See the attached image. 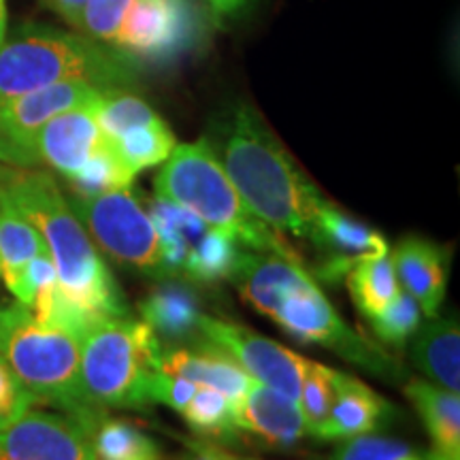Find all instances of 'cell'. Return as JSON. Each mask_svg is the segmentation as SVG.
Masks as SVG:
<instances>
[{
    "mask_svg": "<svg viewBox=\"0 0 460 460\" xmlns=\"http://www.w3.org/2000/svg\"><path fill=\"white\" fill-rule=\"evenodd\" d=\"M0 199L39 230L68 301L96 320L128 315L122 290L54 175L3 164Z\"/></svg>",
    "mask_w": 460,
    "mask_h": 460,
    "instance_id": "cell-1",
    "label": "cell"
},
{
    "mask_svg": "<svg viewBox=\"0 0 460 460\" xmlns=\"http://www.w3.org/2000/svg\"><path fill=\"white\" fill-rule=\"evenodd\" d=\"M217 158L258 220L278 233L309 237L326 199L254 107L234 109Z\"/></svg>",
    "mask_w": 460,
    "mask_h": 460,
    "instance_id": "cell-2",
    "label": "cell"
},
{
    "mask_svg": "<svg viewBox=\"0 0 460 460\" xmlns=\"http://www.w3.org/2000/svg\"><path fill=\"white\" fill-rule=\"evenodd\" d=\"M141 65L85 34L28 24L0 45V102L49 88L85 82L102 92L130 90Z\"/></svg>",
    "mask_w": 460,
    "mask_h": 460,
    "instance_id": "cell-3",
    "label": "cell"
},
{
    "mask_svg": "<svg viewBox=\"0 0 460 460\" xmlns=\"http://www.w3.org/2000/svg\"><path fill=\"white\" fill-rule=\"evenodd\" d=\"M0 356L37 402L79 418L90 430L105 416L85 396L82 341L71 332L43 324L26 305H0Z\"/></svg>",
    "mask_w": 460,
    "mask_h": 460,
    "instance_id": "cell-4",
    "label": "cell"
},
{
    "mask_svg": "<svg viewBox=\"0 0 460 460\" xmlns=\"http://www.w3.org/2000/svg\"><path fill=\"white\" fill-rule=\"evenodd\" d=\"M158 197L186 207L207 226L222 230L252 252H267L298 261V254L284 243L281 233L258 220L217 158L209 141L181 143L172 147L163 169L154 180ZM301 262V261H298Z\"/></svg>",
    "mask_w": 460,
    "mask_h": 460,
    "instance_id": "cell-5",
    "label": "cell"
},
{
    "mask_svg": "<svg viewBox=\"0 0 460 460\" xmlns=\"http://www.w3.org/2000/svg\"><path fill=\"white\" fill-rule=\"evenodd\" d=\"M163 349L143 320H101L82 339V384L99 410H146L149 379Z\"/></svg>",
    "mask_w": 460,
    "mask_h": 460,
    "instance_id": "cell-6",
    "label": "cell"
},
{
    "mask_svg": "<svg viewBox=\"0 0 460 460\" xmlns=\"http://www.w3.org/2000/svg\"><path fill=\"white\" fill-rule=\"evenodd\" d=\"M75 216L113 261L164 278L160 239L152 217L130 188L68 199Z\"/></svg>",
    "mask_w": 460,
    "mask_h": 460,
    "instance_id": "cell-7",
    "label": "cell"
},
{
    "mask_svg": "<svg viewBox=\"0 0 460 460\" xmlns=\"http://www.w3.org/2000/svg\"><path fill=\"white\" fill-rule=\"evenodd\" d=\"M203 37V13L194 0H132L113 49L139 65L166 66L192 54Z\"/></svg>",
    "mask_w": 460,
    "mask_h": 460,
    "instance_id": "cell-8",
    "label": "cell"
},
{
    "mask_svg": "<svg viewBox=\"0 0 460 460\" xmlns=\"http://www.w3.org/2000/svg\"><path fill=\"white\" fill-rule=\"evenodd\" d=\"M102 94L92 84L66 82L0 102V164L37 169V137L43 126L68 109L99 102Z\"/></svg>",
    "mask_w": 460,
    "mask_h": 460,
    "instance_id": "cell-9",
    "label": "cell"
},
{
    "mask_svg": "<svg viewBox=\"0 0 460 460\" xmlns=\"http://www.w3.org/2000/svg\"><path fill=\"white\" fill-rule=\"evenodd\" d=\"M269 318L296 341L320 343L337 349L348 360L371 369L386 367V358H382L376 349L369 348V343L348 329L324 292L315 286L314 278L305 279L301 286L288 292Z\"/></svg>",
    "mask_w": 460,
    "mask_h": 460,
    "instance_id": "cell-10",
    "label": "cell"
},
{
    "mask_svg": "<svg viewBox=\"0 0 460 460\" xmlns=\"http://www.w3.org/2000/svg\"><path fill=\"white\" fill-rule=\"evenodd\" d=\"M199 332L207 343L224 349L252 379L279 390L298 402L307 358L237 322L211 318L205 314L199 322Z\"/></svg>",
    "mask_w": 460,
    "mask_h": 460,
    "instance_id": "cell-11",
    "label": "cell"
},
{
    "mask_svg": "<svg viewBox=\"0 0 460 460\" xmlns=\"http://www.w3.org/2000/svg\"><path fill=\"white\" fill-rule=\"evenodd\" d=\"M0 460H96L92 430L68 413L31 407L0 429Z\"/></svg>",
    "mask_w": 460,
    "mask_h": 460,
    "instance_id": "cell-12",
    "label": "cell"
},
{
    "mask_svg": "<svg viewBox=\"0 0 460 460\" xmlns=\"http://www.w3.org/2000/svg\"><path fill=\"white\" fill-rule=\"evenodd\" d=\"M307 239L324 254L320 275L326 281L341 279L358 261L388 252V241L379 230L345 214L331 200L322 203Z\"/></svg>",
    "mask_w": 460,
    "mask_h": 460,
    "instance_id": "cell-13",
    "label": "cell"
},
{
    "mask_svg": "<svg viewBox=\"0 0 460 460\" xmlns=\"http://www.w3.org/2000/svg\"><path fill=\"white\" fill-rule=\"evenodd\" d=\"M233 416L239 435L256 437L275 450H290L307 435L298 402L256 379H252L243 399L234 405Z\"/></svg>",
    "mask_w": 460,
    "mask_h": 460,
    "instance_id": "cell-14",
    "label": "cell"
},
{
    "mask_svg": "<svg viewBox=\"0 0 460 460\" xmlns=\"http://www.w3.org/2000/svg\"><path fill=\"white\" fill-rule=\"evenodd\" d=\"M101 101L68 109L43 126L37 137V154L41 164L51 166L65 180H71L99 152L105 143L96 118Z\"/></svg>",
    "mask_w": 460,
    "mask_h": 460,
    "instance_id": "cell-15",
    "label": "cell"
},
{
    "mask_svg": "<svg viewBox=\"0 0 460 460\" xmlns=\"http://www.w3.org/2000/svg\"><path fill=\"white\" fill-rule=\"evenodd\" d=\"M332 388L331 411L315 435L322 441H343L373 433L396 413L382 394L343 371L332 369Z\"/></svg>",
    "mask_w": 460,
    "mask_h": 460,
    "instance_id": "cell-16",
    "label": "cell"
},
{
    "mask_svg": "<svg viewBox=\"0 0 460 460\" xmlns=\"http://www.w3.org/2000/svg\"><path fill=\"white\" fill-rule=\"evenodd\" d=\"M390 256L401 290L416 298L422 315L430 318L439 314L447 286V252L444 247L422 237H405Z\"/></svg>",
    "mask_w": 460,
    "mask_h": 460,
    "instance_id": "cell-17",
    "label": "cell"
},
{
    "mask_svg": "<svg viewBox=\"0 0 460 460\" xmlns=\"http://www.w3.org/2000/svg\"><path fill=\"white\" fill-rule=\"evenodd\" d=\"M156 365L160 371L190 379L197 386L220 390L222 394H226L233 401V407L243 399L252 382V377L224 349L207 341L194 349H160Z\"/></svg>",
    "mask_w": 460,
    "mask_h": 460,
    "instance_id": "cell-18",
    "label": "cell"
},
{
    "mask_svg": "<svg viewBox=\"0 0 460 460\" xmlns=\"http://www.w3.org/2000/svg\"><path fill=\"white\" fill-rule=\"evenodd\" d=\"M405 396L413 402L430 439L429 460H460V396L424 379L405 384Z\"/></svg>",
    "mask_w": 460,
    "mask_h": 460,
    "instance_id": "cell-19",
    "label": "cell"
},
{
    "mask_svg": "<svg viewBox=\"0 0 460 460\" xmlns=\"http://www.w3.org/2000/svg\"><path fill=\"white\" fill-rule=\"evenodd\" d=\"M411 360L437 386L458 393L460 329L456 318L430 315L411 337Z\"/></svg>",
    "mask_w": 460,
    "mask_h": 460,
    "instance_id": "cell-20",
    "label": "cell"
},
{
    "mask_svg": "<svg viewBox=\"0 0 460 460\" xmlns=\"http://www.w3.org/2000/svg\"><path fill=\"white\" fill-rule=\"evenodd\" d=\"M49 254L39 230L0 199V278L15 301L24 295V273L32 258Z\"/></svg>",
    "mask_w": 460,
    "mask_h": 460,
    "instance_id": "cell-21",
    "label": "cell"
},
{
    "mask_svg": "<svg viewBox=\"0 0 460 460\" xmlns=\"http://www.w3.org/2000/svg\"><path fill=\"white\" fill-rule=\"evenodd\" d=\"M139 312L154 335L169 341L192 337L203 318L197 295L181 284L158 286L139 303Z\"/></svg>",
    "mask_w": 460,
    "mask_h": 460,
    "instance_id": "cell-22",
    "label": "cell"
},
{
    "mask_svg": "<svg viewBox=\"0 0 460 460\" xmlns=\"http://www.w3.org/2000/svg\"><path fill=\"white\" fill-rule=\"evenodd\" d=\"M147 214L152 217L160 239L164 278L181 275L188 252L192 250V245L203 237L209 226L199 216H194L192 211H188L186 207L171 203V200L158 197V194L149 200Z\"/></svg>",
    "mask_w": 460,
    "mask_h": 460,
    "instance_id": "cell-23",
    "label": "cell"
},
{
    "mask_svg": "<svg viewBox=\"0 0 460 460\" xmlns=\"http://www.w3.org/2000/svg\"><path fill=\"white\" fill-rule=\"evenodd\" d=\"M345 278H348L349 295H352L356 307L369 320L384 312L401 292L390 252L358 261Z\"/></svg>",
    "mask_w": 460,
    "mask_h": 460,
    "instance_id": "cell-24",
    "label": "cell"
},
{
    "mask_svg": "<svg viewBox=\"0 0 460 460\" xmlns=\"http://www.w3.org/2000/svg\"><path fill=\"white\" fill-rule=\"evenodd\" d=\"M96 460H164L156 441L126 418H99L92 429Z\"/></svg>",
    "mask_w": 460,
    "mask_h": 460,
    "instance_id": "cell-25",
    "label": "cell"
},
{
    "mask_svg": "<svg viewBox=\"0 0 460 460\" xmlns=\"http://www.w3.org/2000/svg\"><path fill=\"white\" fill-rule=\"evenodd\" d=\"M239 243L217 228H207L205 234L188 252L181 275L200 284H216L230 279L239 261Z\"/></svg>",
    "mask_w": 460,
    "mask_h": 460,
    "instance_id": "cell-26",
    "label": "cell"
},
{
    "mask_svg": "<svg viewBox=\"0 0 460 460\" xmlns=\"http://www.w3.org/2000/svg\"><path fill=\"white\" fill-rule=\"evenodd\" d=\"M233 410V401L220 390L197 386V393L190 399L181 416L197 435L216 441H234L239 437V430L234 427Z\"/></svg>",
    "mask_w": 460,
    "mask_h": 460,
    "instance_id": "cell-27",
    "label": "cell"
},
{
    "mask_svg": "<svg viewBox=\"0 0 460 460\" xmlns=\"http://www.w3.org/2000/svg\"><path fill=\"white\" fill-rule=\"evenodd\" d=\"M118 154L119 160L128 166V169L139 172L143 169H152V166L163 164L171 156L172 147L177 146L175 135L169 128L164 119L143 126V128L130 130L122 139L109 141Z\"/></svg>",
    "mask_w": 460,
    "mask_h": 460,
    "instance_id": "cell-28",
    "label": "cell"
},
{
    "mask_svg": "<svg viewBox=\"0 0 460 460\" xmlns=\"http://www.w3.org/2000/svg\"><path fill=\"white\" fill-rule=\"evenodd\" d=\"M96 118H99L102 137L107 141H118L130 130L163 119L146 101L128 90L105 92L99 109H96Z\"/></svg>",
    "mask_w": 460,
    "mask_h": 460,
    "instance_id": "cell-29",
    "label": "cell"
},
{
    "mask_svg": "<svg viewBox=\"0 0 460 460\" xmlns=\"http://www.w3.org/2000/svg\"><path fill=\"white\" fill-rule=\"evenodd\" d=\"M132 180H135V172L119 160L111 143L105 139L99 152L66 181L71 183L75 197H96L102 192L130 188Z\"/></svg>",
    "mask_w": 460,
    "mask_h": 460,
    "instance_id": "cell-30",
    "label": "cell"
},
{
    "mask_svg": "<svg viewBox=\"0 0 460 460\" xmlns=\"http://www.w3.org/2000/svg\"><path fill=\"white\" fill-rule=\"evenodd\" d=\"M332 369L320 362L305 360V373L301 384V396H298V410L303 413L307 435L315 437L326 416L331 411L332 402Z\"/></svg>",
    "mask_w": 460,
    "mask_h": 460,
    "instance_id": "cell-31",
    "label": "cell"
},
{
    "mask_svg": "<svg viewBox=\"0 0 460 460\" xmlns=\"http://www.w3.org/2000/svg\"><path fill=\"white\" fill-rule=\"evenodd\" d=\"M422 318V309H420L416 298L401 290L384 312L373 315L371 326L379 341L402 348L413 337V332L418 331Z\"/></svg>",
    "mask_w": 460,
    "mask_h": 460,
    "instance_id": "cell-32",
    "label": "cell"
},
{
    "mask_svg": "<svg viewBox=\"0 0 460 460\" xmlns=\"http://www.w3.org/2000/svg\"><path fill=\"white\" fill-rule=\"evenodd\" d=\"M130 4L132 0H88L75 28L85 37L113 48Z\"/></svg>",
    "mask_w": 460,
    "mask_h": 460,
    "instance_id": "cell-33",
    "label": "cell"
},
{
    "mask_svg": "<svg viewBox=\"0 0 460 460\" xmlns=\"http://www.w3.org/2000/svg\"><path fill=\"white\" fill-rule=\"evenodd\" d=\"M411 452L413 447L405 441L365 433L343 439L331 460H399Z\"/></svg>",
    "mask_w": 460,
    "mask_h": 460,
    "instance_id": "cell-34",
    "label": "cell"
},
{
    "mask_svg": "<svg viewBox=\"0 0 460 460\" xmlns=\"http://www.w3.org/2000/svg\"><path fill=\"white\" fill-rule=\"evenodd\" d=\"M32 394L22 386L7 360L0 356V429L7 427L34 405Z\"/></svg>",
    "mask_w": 460,
    "mask_h": 460,
    "instance_id": "cell-35",
    "label": "cell"
},
{
    "mask_svg": "<svg viewBox=\"0 0 460 460\" xmlns=\"http://www.w3.org/2000/svg\"><path fill=\"white\" fill-rule=\"evenodd\" d=\"M194 393H197V384L180 376H171L166 371L156 369L152 379H149V399H152V402H163V405L171 407L177 413L186 410Z\"/></svg>",
    "mask_w": 460,
    "mask_h": 460,
    "instance_id": "cell-36",
    "label": "cell"
},
{
    "mask_svg": "<svg viewBox=\"0 0 460 460\" xmlns=\"http://www.w3.org/2000/svg\"><path fill=\"white\" fill-rule=\"evenodd\" d=\"M186 446L188 450L181 456V460H239V456H234L226 447L216 444L214 439L186 441Z\"/></svg>",
    "mask_w": 460,
    "mask_h": 460,
    "instance_id": "cell-37",
    "label": "cell"
},
{
    "mask_svg": "<svg viewBox=\"0 0 460 460\" xmlns=\"http://www.w3.org/2000/svg\"><path fill=\"white\" fill-rule=\"evenodd\" d=\"M41 3L54 11V13L60 15L62 20H66L71 26H77L79 15H82V9L85 7L88 0H41Z\"/></svg>",
    "mask_w": 460,
    "mask_h": 460,
    "instance_id": "cell-38",
    "label": "cell"
},
{
    "mask_svg": "<svg viewBox=\"0 0 460 460\" xmlns=\"http://www.w3.org/2000/svg\"><path fill=\"white\" fill-rule=\"evenodd\" d=\"M245 0H209V4L214 7L217 13H233L237 11Z\"/></svg>",
    "mask_w": 460,
    "mask_h": 460,
    "instance_id": "cell-39",
    "label": "cell"
},
{
    "mask_svg": "<svg viewBox=\"0 0 460 460\" xmlns=\"http://www.w3.org/2000/svg\"><path fill=\"white\" fill-rule=\"evenodd\" d=\"M7 39V3L0 0V45Z\"/></svg>",
    "mask_w": 460,
    "mask_h": 460,
    "instance_id": "cell-40",
    "label": "cell"
},
{
    "mask_svg": "<svg viewBox=\"0 0 460 460\" xmlns=\"http://www.w3.org/2000/svg\"><path fill=\"white\" fill-rule=\"evenodd\" d=\"M399 460H429V458H427V454H416V452H411V454H407V456H402V458H399Z\"/></svg>",
    "mask_w": 460,
    "mask_h": 460,
    "instance_id": "cell-41",
    "label": "cell"
},
{
    "mask_svg": "<svg viewBox=\"0 0 460 460\" xmlns=\"http://www.w3.org/2000/svg\"><path fill=\"white\" fill-rule=\"evenodd\" d=\"M239 460H256V458H239Z\"/></svg>",
    "mask_w": 460,
    "mask_h": 460,
    "instance_id": "cell-42",
    "label": "cell"
}]
</instances>
